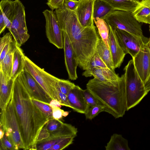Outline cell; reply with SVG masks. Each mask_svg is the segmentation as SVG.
Segmentation results:
<instances>
[{
	"label": "cell",
	"mask_w": 150,
	"mask_h": 150,
	"mask_svg": "<svg viewBox=\"0 0 150 150\" xmlns=\"http://www.w3.org/2000/svg\"><path fill=\"white\" fill-rule=\"evenodd\" d=\"M0 139L2 138L4 135V132L3 129L0 127Z\"/></svg>",
	"instance_id": "cell-47"
},
{
	"label": "cell",
	"mask_w": 150,
	"mask_h": 150,
	"mask_svg": "<svg viewBox=\"0 0 150 150\" xmlns=\"http://www.w3.org/2000/svg\"><path fill=\"white\" fill-rule=\"evenodd\" d=\"M106 150H130L128 141L122 136L114 134L105 146Z\"/></svg>",
	"instance_id": "cell-25"
},
{
	"label": "cell",
	"mask_w": 150,
	"mask_h": 150,
	"mask_svg": "<svg viewBox=\"0 0 150 150\" xmlns=\"http://www.w3.org/2000/svg\"><path fill=\"white\" fill-rule=\"evenodd\" d=\"M150 41L132 58L136 69L144 84L150 75Z\"/></svg>",
	"instance_id": "cell-12"
},
{
	"label": "cell",
	"mask_w": 150,
	"mask_h": 150,
	"mask_svg": "<svg viewBox=\"0 0 150 150\" xmlns=\"http://www.w3.org/2000/svg\"><path fill=\"white\" fill-rule=\"evenodd\" d=\"M6 27L5 23L4 17L2 12H0V33L1 34L3 32Z\"/></svg>",
	"instance_id": "cell-44"
},
{
	"label": "cell",
	"mask_w": 150,
	"mask_h": 150,
	"mask_svg": "<svg viewBox=\"0 0 150 150\" xmlns=\"http://www.w3.org/2000/svg\"><path fill=\"white\" fill-rule=\"evenodd\" d=\"M64 123L60 120L52 118L49 119L44 127L50 134L60 128Z\"/></svg>",
	"instance_id": "cell-32"
},
{
	"label": "cell",
	"mask_w": 150,
	"mask_h": 150,
	"mask_svg": "<svg viewBox=\"0 0 150 150\" xmlns=\"http://www.w3.org/2000/svg\"><path fill=\"white\" fill-rule=\"evenodd\" d=\"M114 30L118 41L124 52L126 54H129L132 58L150 40V38L144 39L124 30Z\"/></svg>",
	"instance_id": "cell-10"
},
{
	"label": "cell",
	"mask_w": 150,
	"mask_h": 150,
	"mask_svg": "<svg viewBox=\"0 0 150 150\" xmlns=\"http://www.w3.org/2000/svg\"><path fill=\"white\" fill-rule=\"evenodd\" d=\"M83 90L78 86L75 87L67 95L71 108L77 112L85 114L88 108L85 100Z\"/></svg>",
	"instance_id": "cell-16"
},
{
	"label": "cell",
	"mask_w": 150,
	"mask_h": 150,
	"mask_svg": "<svg viewBox=\"0 0 150 150\" xmlns=\"http://www.w3.org/2000/svg\"><path fill=\"white\" fill-rule=\"evenodd\" d=\"M50 0H47V2H49L50 1Z\"/></svg>",
	"instance_id": "cell-50"
},
{
	"label": "cell",
	"mask_w": 150,
	"mask_h": 150,
	"mask_svg": "<svg viewBox=\"0 0 150 150\" xmlns=\"http://www.w3.org/2000/svg\"><path fill=\"white\" fill-rule=\"evenodd\" d=\"M56 88L58 93L59 101L62 106H64L71 108V106L69 102L67 96L66 95L61 91L57 82Z\"/></svg>",
	"instance_id": "cell-36"
},
{
	"label": "cell",
	"mask_w": 150,
	"mask_h": 150,
	"mask_svg": "<svg viewBox=\"0 0 150 150\" xmlns=\"http://www.w3.org/2000/svg\"><path fill=\"white\" fill-rule=\"evenodd\" d=\"M25 57L23 50L16 45L14 52L11 79H15L24 70Z\"/></svg>",
	"instance_id": "cell-20"
},
{
	"label": "cell",
	"mask_w": 150,
	"mask_h": 150,
	"mask_svg": "<svg viewBox=\"0 0 150 150\" xmlns=\"http://www.w3.org/2000/svg\"><path fill=\"white\" fill-rule=\"evenodd\" d=\"M96 67L108 68L96 51L90 61L86 70H91Z\"/></svg>",
	"instance_id": "cell-31"
},
{
	"label": "cell",
	"mask_w": 150,
	"mask_h": 150,
	"mask_svg": "<svg viewBox=\"0 0 150 150\" xmlns=\"http://www.w3.org/2000/svg\"><path fill=\"white\" fill-rule=\"evenodd\" d=\"M76 137L71 136L68 137L52 146L49 150H62L72 144Z\"/></svg>",
	"instance_id": "cell-33"
},
{
	"label": "cell",
	"mask_w": 150,
	"mask_h": 150,
	"mask_svg": "<svg viewBox=\"0 0 150 150\" xmlns=\"http://www.w3.org/2000/svg\"><path fill=\"white\" fill-rule=\"evenodd\" d=\"M103 19L113 30H122L144 39L147 38L143 35L140 23L134 17L132 12L114 10Z\"/></svg>",
	"instance_id": "cell-6"
},
{
	"label": "cell",
	"mask_w": 150,
	"mask_h": 150,
	"mask_svg": "<svg viewBox=\"0 0 150 150\" xmlns=\"http://www.w3.org/2000/svg\"><path fill=\"white\" fill-rule=\"evenodd\" d=\"M100 37L108 47L110 48L109 45V27L103 19L98 18L93 19Z\"/></svg>",
	"instance_id": "cell-27"
},
{
	"label": "cell",
	"mask_w": 150,
	"mask_h": 150,
	"mask_svg": "<svg viewBox=\"0 0 150 150\" xmlns=\"http://www.w3.org/2000/svg\"><path fill=\"white\" fill-rule=\"evenodd\" d=\"M0 124L5 135L13 146L14 150H24L19 125L11 98L6 109L1 111Z\"/></svg>",
	"instance_id": "cell-5"
},
{
	"label": "cell",
	"mask_w": 150,
	"mask_h": 150,
	"mask_svg": "<svg viewBox=\"0 0 150 150\" xmlns=\"http://www.w3.org/2000/svg\"><path fill=\"white\" fill-rule=\"evenodd\" d=\"M57 83L61 91L67 96L76 85L68 80L61 79L57 82Z\"/></svg>",
	"instance_id": "cell-34"
},
{
	"label": "cell",
	"mask_w": 150,
	"mask_h": 150,
	"mask_svg": "<svg viewBox=\"0 0 150 150\" xmlns=\"http://www.w3.org/2000/svg\"><path fill=\"white\" fill-rule=\"evenodd\" d=\"M54 12L61 30L69 38L78 66L86 70L96 51L99 36L96 26L83 27L75 11L69 10L64 6L55 9Z\"/></svg>",
	"instance_id": "cell-2"
},
{
	"label": "cell",
	"mask_w": 150,
	"mask_h": 150,
	"mask_svg": "<svg viewBox=\"0 0 150 150\" xmlns=\"http://www.w3.org/2000/svg\"><path fill=\"white\" fill-rule=\"evenodd\" d=\"M107 4L114 10L133 12L140 3L136 0H100Z\"/></svg>",
	"instance_id": "cell-23"
},
{
	"label": "cell",
	"mask_w": 150,
	"mask_h": 150,
	"mask_svg": "<svg viewBox=\"0 0 150 150\" xmlns=\"http://www.w3.org/2000/svg\"><path fill=\"white\" fill-rule=\"evenodd\" d=\"M104 111V107L99 104L89 107L88 108L84 114L86 119L92 120L97 116L99 113Z\"/></svg>",
	"instance_id": "cell-30"
},
{
	"label": "cell",
	"mask_w": 150,
	"mask_h": 150,
	"mask_svg": "<svg viewBox=\"0 0 150 150\" xmlns=\"http://www.w3.org/2000/svg\"><path fill=\"white\" fill-rule=\"evenodd\" d=\"M78 1V5L75 13L79 23L83 27L94 26L93 13L96 0Z\"/></svg>",
	"instance_id": "cell-15"
},
{
	"label": "cell",
	"mask_w": 150,
	"mask_h": 150,
	"mask_svg": "<svg viewBox=\"0 0 150 150\" xmlns=\"http://www.w3.org/2000/svg\"><path fill=\"white\" fill-rule=\"evenodd\" d=\"M32 100L49 119L53 118L52 109L49 104L33 98H32Z\"/></svg>",
	"instance_id": "cell-29"
},
{
	"label": "cell",
	"mask_w": 150,
	"mask_h": 150,
	"mask_svg": "<svg viewBox=\"0 0 150 150\" xmlns=\"http://www.w3.org/2000/svg\"><path fill=\"white\" fill-rule=\"evenodd\" d=\"M0 10L2 13L6 28L9 30L14 12L13 1L1 0L0 2Z\"/></svg>",
	"instance_id": "cell-26"
},
{
	"label": "cell",
	"mask_w": 150,
	"mask_h": 150,
	"mask_svg": "<svg viewBox=\"0 0 150 150\" xmlns=\"http://www.w3.org/2000/svg\"><path fill=\"white\" fill-rule=\"evenodd\" d=\"M109 45L113 62L115 68H119L122 63L126 54L120 46L115 35L114 30L110 26Z\"/></svg>",
	"instance_id": "cell-17"
},
{
	"label": "cell",
	"mask_w": 150,
	"mask_h": 150,
	"mask_svg": "<svg viewBox=\"0 0 150 150\" xmlns=\"http://www.w3.org/2000/svg\"><path fill=\"white\" fill-rule=\"evenodd\" d=\"M96 51L108 67L115 71V68L113 64L110 49L105 45L99 35Z\"/></svg>",
	"instance_id": "cell-24"
},
{
	"label": "cell",
	"mask_w": 150,
	"mask_h": 150,
	"mask_svg": "<svg viewBox=\"0 0 150 150\" xmlns=\"http://www.w3.org/2000/svg\"><path fill=\"white\" fill-rule=\"evenodd\" d=\"M150 27V29H149V30H150V27Z\"/></svg>",
	"instance_id": "cell-51"
},
{
	"label": "cell",
	"mask_w": 150,
	"mask_h": 150,
	"mask_svg": "<svg viewBox=\"0 0 150 150\" xmlns=\"http://www.w3.org/2000/svg\"><path fill=\"white\" fill-rule=\"evenodd\" d=\"M84 98L88 107L99 104L94 96L86 89L83 90Z\"/></svg>",
	"instance_id": "cell-35"
},
{
	"label": "cell",
	"mask_w": 150,
	"mask_h": 150,
	"mask_svg": "<svg viewBox=\"0 0 150 150\" xmlns=\"http://www.w3.org/2000/svg\"><path fill=\"white\" fill-rule=\"evenodd\" d=\"M78 4V0H64V6L69 10L75 11Z\"/></svg>",
	"instance_id": "cell-40"
},
{
	"label": "cell",
	"mask_w": 150,
	"mask_h": 150,
	"mask_svg": "<svg viewBox=\"0 0 150 150\" xmlns=\"http://www.w3.org/2000/svg\"><path fill=\"white\" fill-rule=\"evenodd\" d=\"M16 45L14 40L11 42L9 50L2 62L0 63V71L3 73L6 81L11 78L14 52Z\"/></svg>",
	"instance_id": "cell-21"
},
{
	"label": "cell",
	"mask_w": 150,
	"mask_h": 150,
	"mask_svg": "<svg viewBox=\"0 0 150 150\" xmlns=\"http://www.w3.org/2000/svg\"><path fill=\"white\" fill-rule=\"evenodd\" d=\"M86 87L104 107V111L115 118L122 117L127 111L125 73L118 79L107 81L94 78L88 81Z\"/></svg>",
	"instance_id": "cell-3"
},
{
	"label": "cell",
	"mask_w": 150,
	"mask_h": 150,
	"mask_svg": "<svg viewBox=\"0 0 150 150\" xmlns=\"http://www.w3.org/2000/svg\"><path fill=\"white\" fill-rule=\"evenodd\" d=\"M69 113V112L68 111H64L62 115L64 117H66L68 115Z\"/></svg>",
	"instance_id": "cell-48"
},
{
	"label": "cell",
	"mask_w": 150,
	"mask_h": 150,
	"mask_svg": "<svg viewBox=\"0 0 150 150\" xmlns=\"http://www.w3.org/2000/svg\"><path fill=\"white\" fill-rule=\"evenodd\" d=\"M24 69L33 76L52 99H56L59 102L56 85L60 79L46 72L26 56Z\"/></svg>",
	"instance_id": "cell-7"
},
{
	"label": "cell",
	"mask_w": 150,
	"mask_h": 150,
	"mask_svg": "<svg viewBox=\"0 0 150 150\" xmlns=\"http://www.w3.org/2000/svg\"><path fill=\"white\" fill-rule=\"evenodd\" d=\"M82 75L86 77L93 76L103 81L116 80L120 78L115 71L108 68L101 67H96L91 70H85Z\"/></svg>",
	"instance_id": "cell-19"
},
{
	"label": "cell",
	"mask_w": 150,
	"mask_h": 150,
	"mask_svg": "<svg viewBox=\"0 0 150 150\" xmlns=\"http://www.w3.org/2000/svg\"><path fill=\"white\" fill-rule=\"evenodd\" d=\"M144 86L145 88L148 92L150 91V75L144 83Z\"/></svg>",
	"instance_id": "cell-46"
},
{
	"label": "cell",
	"mask_w": 150,
	"mask_h": 150,
	"mask_svg": "<svg viewBox=\"0 0 150 150\" xmlns=\"http://www.w3.org/2000/svg\"><path fill=\"white\" fill-rule=\"evenodd\" d=\"M124 70L127 110H128L139 103L148 92L136 69L133 59L129 61Z\"/></svg>",
	"instance_id": "cell-4"
},
{
	"label": "cell",
	"mask_w": 150,
	"mask_h": 150,
	"mask_svg": "<svg viewBox=\"0 0 150 150\" xmlns=\"http://www.w3.org/2000/svg\"><path fill=\"white\" fill-rule=\"evenodd\" d=\"M64 0H50L46 4L53 11L63 7L64 6Z\"/></svg>",
	"instance_id": "cell-39"
},
{
	"label": "cell",
	"mask_w": 150,
	"mask_h": 150,
	"mask_svg": "<svg viewBox=\"0 0 150 150\" xmlns=\"http://www.w3.org/2000/svg\"><path fill=\"white\" fill-rule=\"evenodd\" d=\"M32 98L18 76L14 81L11 99L24 150H36L39 133L49 120L33 103Z\"/></svg>",
	"instance_id": "cell-1"
},
{
	"label": "cell",
	"mask_w": 150,
	"mask_h": 150,
	"mask_svg": "<svg viewBox=\"0 0 150 150\" xmlns=\"http://www.w3.org/2000/svg\"><path fill=\"white\" fill-rule=\"evenodd\" d=\"M0 149L2 150H14L13 144L5 134L3 137L0 139Z\"/></svg>",
	"instance_id": "cell-37"
},
{
	"label": "cell",
	"mask_w": 150,
	"mask_h": 150,
	"mask_svg": "<svg viewBox=\"0 0 150 150\" xmlns=\"http://www.w3.org/2000/svg\"><path fill=\"white\" fill-rule=\"evenodd\" d=\"M42 13L45 19L46 34L49 41L58 49L63 48V32L55 12L46 9Z\"/></svg>",
	"instance_id": "cell-9"
},
{
	"label": "cell",
	"mask_w": 150,
	"mask_h": 150,
	"mask_svg": "<svg viewBox=\"0 0 150 150\" xmlns=\"http://www.w3.org/2000/svg\"><path fill=\"white\" fill-rule=\"evenodd\" d=\"M132 13L139 23L150 25V0L141 1Z\"/></svg>",
	"instance_id": "cell-22"
},
{
	"label": "cell",
	"mask_w": 150,
	"mask_h": 150,
	"mask_svg": "<svg viewBox=\"0 0 150 150\" xmlns=\"http://www.w3.org/2000/svg\"><path fill=\"white\" fill-rule=\"evenodd\" d=\"M77 132V128L74 126L64 123L60 128L50 133L48 138L38 142L36 150H49L53 146L68 137H76Z\"/></svg>",
	"instance_id": "cell-11"
},
{
	"label": "cell",
	"mask_w": 150,
	"mask_h": 150,
	"mask_svg": "<svg viewBox=\"0 0 150 150\" xmlns=\"http://www.w3.org/2000/svg\"><path fill=\"white\" fill-rule=\"evenodd\" d=\"M49 105L52 108L57 107L61 108L62 106V104L56 99H52L49 104Z\"/></svg>",
	"instance_id": "cell-45"
},
{
	"label": "cell",
	"mask_w": 150,
	"mask_h": 150,
	"mask_svg": "<svg viewBox=\"0 0 150 150\" xmlns=\"http://www.w3.org/2000/svg\"><path fill=\"white\" fill-rule=\"evenodd\" d=\"M52 108L53 118L58 120L61 119L63 116L62 114L64 111L61 109L60 108L57 107Z\"/></svg>",
	"instance_id": "cell-41"
},
{
	"label": "cell",
	"mask_w": 150,
	"mask_h": 150,
	"mask_svg": "<svg viewBox=\"0 0 150 150\" xmlns=\"http://www.w3.org/2000/svg\"><path fill=\"white\" fill-rule=\"evenodd\" d=\"M50 134V132L43 127L41 130L37 139V142L48 138Z\"/></svg>",
	"instance_id": "cell-42"
},
{
	"label": "cell",
	"mask_w": 150,
	"mask_h": 150,
	"mask_svg": "<svg viewBox=\"0 0 150 150\" xmlns=\"http://www.w3.org/2000/svg\"><path fill=\"white\" fill-rule=\"evenodd\" d=\"M14 12L9 31L16 45L21 47L30 38L27 27L25 7L19 0L13 1Z\"/></svg>",
	"instance_id": "cell-8"
},
{
	"label": "cell",
	"mask_w": 150,
	"mask_h": 150,
	"mask_svg": "<svg viewBox=\"0 0 150 150\" xmlns=\"http://www.w3.org/2000/svg\"><path fill=\"white\" fill-rule=\"evenodd\" d=\"M139 3H140L141 1H143L144 0H136Z\"/></svg>",
	"instance_id": "cell-49"
},
{
	"label": "cell",
	"mask_w": 150,
	"mask_h": 150,
	"mask_svg": "<svg viewBox=\"0 0 150 150\" xmlns=\"http://www.w3.org/2000/svg\"><path fill=\"white\" fill-rule=\"evenodd\" d=\"M14 80L11 79L8 81H6L3 73L0 71L1 111L4 110L6 109L11 100Z\"/></svg>",
	"instance_id": "cell-18"
},
{
	"label": "cell",
	"mask_w": 150,
	"mask_h": 150,
	"mask_svg": "<svg viewBox=\"0 0 150 150\" xmlns=\"http://www.w3.org/2000/svg\"><path fill=\"white\" fill-rule=\"evenodd\" d=\"M32 98L49 104L52 99L33 76L25 69L18 76Z\"/></svg>",
	"instance_id": "cell-13"
},
{
	"label": "cell",
	"mask_w": 150,
	"mask_h": 150,
	"mask_svg": "<svg viewBox=\"0 0 150 150\" xmlns=\"http://www.w3.org/2000/svg\"><path fill=\"white\" fill-rule=\"evenodd\" d=\"M11 42L6 44L4 47L1 52H0V63L2 62L8 52L10 48V44Z\"/></svg>",
	"instance_id": "cell-43"
},
{
	"label": "cell",
	"mask_w": 150,
	"mask_h": 150,
	"mask_svg": "<svg viewBox=\"0 0 150 150\" xmlns=\"http://www.w3.org/2000/svg\"><path fill=\"white\" fill-rule=\"evenodd\" d=\"M114 10L105 2L96 0L95 2L93 17L94 19L98 18L102 19Z\"/></svg>",
	"instance_id": "cell-28"
},
{
	"label": "cell",
	"mask_w": 150,
	"mask_h": 150,
	"mask_svg": "<svg viewBox=\"0 0 150 150\" xmlns=\"http://www.w3.org/2000/svg\"><path fill=\"white\" fill-rule=\"evenodd\" d=\"M13 36L10 32L5 34L3 37L1 38L0 41V52L7 44L13 41L12 40Z\"/></svg>",
	"instance_id": "cell-38"
},
{
	"label": "cell",
	"mask_w": 150,
	"mask_h": 150,
	"mask_svg": "<svg viewBox=\"0 0 150 150\" xmlns=\"http://www.w3.org/2000/svg\"><path fill=\"white\" fill-rule=\"evenodd\" d=\"M63 32L64 49L65 63L69 79L76 80L78 76L76 69L79 63L69 38L66 33Z\"/></svg>",
	"instance_id": "cell-14"
}]
</instances>
